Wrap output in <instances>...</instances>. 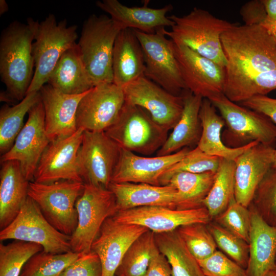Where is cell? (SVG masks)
Returning <instances> with one entry per match:
<instances>
[{
  "instance_id": "obj_41",
  "label": "cell",
  "mask_w": 276,
  "mask_h": 276,
  "mask_svg": "<svg viewBox=\"0 0 276 276\" xmlns=\"http://www.w3.org/2000/svg\"><path fill=\"white\" fill-rule=\"evenodd\" d=\"M217 247L230 259L246 269L249 259V244L212 220L208 224Z\"/></svg>"
},
{
  "instance_id": "obj_45",
  "label": "cell",
  "mask_w": 276,
  "mask_h": 276,
  "mask_svg": "<svg viewBox=\"0 0 276 276\" xmlns=\"http://www.w3.org/2000/svg\"><path fill=\"white\" fill-rule=\"evenodd\" d=\"M239 104L265 116L276 125V99L258 95Z\"/></svg>"
},
{
  "instance_id": "obj_47",
  "label": "cell",
  "mask_w": 276,
  "mask_h": 276,
  "mask_svg": "<svg viewBox=\"0 0 276 276\" xmlns=\"http://www.w3.org/2000/svg\"><path fill=\"white\" fill-rule=\"evenodd\" d=\"M144 276H172L167 260L159 251L152 258Z\"/></svg>"
},
{
  "instance_id": "obj_1",
  "label": "cell",
  "mask_w": 276,
  "mask_h": 276,
  "mask_svg": "<svg viewBox=\"0 0 276 276\" xmlns=\"http://www.w3.org/2000/svg\"><path fill=\"white\" fill-rule=\"evenodd\" d=\"M221 41L227 63L224 95L238 103L276 89V40L260 25H235Z\"/></svg>"
},
{
  "instance_id": "obj_44",
  "label": "cell",
  "mask_w": 276,
  "mask_h": 276,
  "mask_svg": "<svg viewBox=\"0 0 276 276\" xmlns=\"http://www.w3.org/2000/svg\"><path fill=\"white\" fill-rule=\"evenodd\" d=\"M59 276H102V265L99 257L92 251L81 254Z\"/></svg>"
},
{
  "instance_id": "obj_8",
  "label": "cell",
  "mask_w": 276,
  "mask_h": 276,
  "mask_svg": "<svg viewBox=\"0 0 276 276\" xmlns=\"http://www.w3.org/2000/svg\"><path fill=\"white\" fill-rule=\"evenodd\" d=\"M84 187L83 182L70 180L48 183L30 181L28 196L54 227L71 236L78 223L76 203Z\"/></svg>"
},
{
  "instance_id": "obj_34",
  "label": "cell",
  "mask_w": 276,
  "mask_h": 276,
  "mask_svg": "<svg viewBox=\"0 0 276 276\" xmlns=\"http://www.w3.org/2000/svg\"><path fill=\"white\" fill-rule=\"evenodd\" d=\"M41 100L40 91L28 94L18 104L4 105L0 111V151L3 154L13 146L24 126V118Z\"/></svg>"
},
{
  "instance_id": "obj_21",
  "label": "cell",
  "mask_w": 276,
  "mask_h": 276,
  "mask_svg": "<svg viewBox=\"0 0 276 276\" xmlns=\"http://www.w3.org/2000/svg\"><path fill=\"white\" fill-rule=\"evenodd\" d=\"M190 150L186 147L170 155L148 157L122 149L111 183H144L161 186L160 180L164 173Z\"/></svg>"
},
{
  "instance_id": "obj_46",
  "label": "cell",
  "mask_w": 276,
  "mask_h": 276,
  "mask_svg": "<svg viewBox=\"0 0 276 276\" xmlns=\"http://www.w3.org/2000/svg\"><path fill=\"white\" fill-rule=\"evenodd\" d=\"M240 14L246 25H261L267 18L262 0H252L246 3L241 7Z\"/></svg>"
},
{
  "instance_id": "obj_25",
  "label": "cell",
  "mask_w": 276,
  "mask_h": 276,
  "mask_svg": "<svg viewBox=\"0 0 276 276\" xmlns=\"http://www.w3.org/2000/svg\"><path fill=\"white\" fill-rule=\"evenodd\" d=\"M249 259L246 276H266L276 262V227L266 222L251 207Z\"/></svg>"
},
{
  "instance_id": "obj_33",
  "label": "cell",
  "mask_w": 276,
  "mask_h": 276,
  "mask_svg": "<svg viewBox=\"0 0 276 276\" xmlns=\"http://www.w3.org/2000/svg\"><path fill=\"white\" fill-rule=\"evenodd\" d=\"M235 162L222 158L203 202L212 220L223 212L235 198Z\"/></svg>"
},
{
  "instance_id": "obj_23",
  "label": "cell",
  "mask_w": 276,
  "mask_h": 276,
  "mask_svg": "<svg viewBox=\"0 0 276 276\" xmlns=\"http://www.w3.org/2000/svg\"><path fill=\"white\" fill-rule=\"evenodd\" d=\"M96 6L108 13L121 29H131L152 34L166 27H172L174 23L167 16L173 9L169 4L160 8L142 7H128L118 0L98 1Z\"/></svg>"
},
{
  "instance_id": "obj_2",
  "label": "cell",
  "mask_w": 276,
  "mask_h": 276,
  "mask_svg": "<svg viewBox=\"0 0 276 276\" xmlns=\"http://www.w3.org/2000/svg\"><path fill=\"white\" fill-rule=\"evenodd\" d=\"M34 33L31 26L15 20L0 37V76L6 90L1 100L21 101L27 95L34 74Z\"/></svg>"
},
{
  "instance_id": "obj_19",
  "label": "cell",
  "mask_w": 276,
  "mask_h": 276,
  "mask_svg": "<svg viewBox=\"0 0 276 276\" xmlns=\"http://www.w3.org/2000/svg\"><path fill=\"white\" fill-rule=\"evenodd\" d=\"M148 231L141 225L120 222L113 216L108 218L91 247L100 260L102 276H115L129 247Z\"/></svg>"
},
{
  "instance_id": "obj_24",
  "label": "cell",
  "mask_w": 276,
  "mask_h": 276,
  "mask_svg": "<svg viewBox=\"0 0 276 276\" xmlns=\"http://www.w3.org/2000/svg\"><path fill=\"white\" fill-rule=\"evenodd\" d=\"M109 190L115 197L118 211L150 206L178 209V194L170 185L112 182Z\"/></svg>"
},
{
  "instance_id": "obj_50",
  "label": "cell",
  "mask_w": 276,
  "mask_h": 276,
  "mask_svg": "<svg viewBox=\"0 0 276 276\" xmlns=\"http://www.w3.org/2000/svg\"><path fill=\"white\" fill-rule=\"evenodd\" d=\"M9 7L5 0L0 1V15H2L8 11Z\"/></svg>"
},
{
  "instance_id": "obj_53",
  "label": "cell",
  "mask_w": 276,
  "mask_h": 276,
  "mask_svg": "<svg viewBox=\"0 0 276 276\" xmlns=\"http://www.w3.org/2000/svg\"><path fill=\"white\" fill-rule=\"evenodd\" d=\"M275 272H276V262H275V266H274V269L273 270Z\"/></svg>"
},
{
  "instance_id": "obj_42",
  "label": "cell",
  "mask_w": 276,
  "mask_h": 276,
  "mask_svg": "<svg viewBox=\"0 0 276 276\" xmlns=\"http://www.w3.org/2000/svg\"><path fill=\"white\" fill-rule=\"evenodd\" d=\"M212 220L248 243L251 212L248 208L238 202L235 198L223 212Z\"/></svg>"
},
{
  "instance_id": "obj_32",
  "label": "cell",
  "mask_w": 276,
  "mask_h": 276,
  "mask_svg": "<svg viewBox=\"0 0 276 276\" xmlns=\"http://www.w3.org/2000/svg\"><path fill=\"white\" fill-rule=\"evenodd\" d=\"M216 172L194 173L181 171L174 174L167 185L173 187L177 191L178 209L204 207L203 202L213 185Z\"/></svg>"
},
{
  "instance_id": "obj_39",
  "label": "cell",
  "mask_w": 276,
  "mask_h": 276,
  "mask_svg": "<svg viewBox=\"0 0 276 276\" xmlns=\"http://www.w3.org/2000/svg\"><path fill=\"white\" fill-rule=\"evenodd\" d=\"M249 206L276 227V168L271 167L260 182Z\"/></svg>"
},
{
  "instance_id": "obj_4",
  "label": "cell",
  "mask_w": 276,
  "mask_h": 276,
  "mask_svg": "<svg viewBox=\"0 0 276 276\" xmlns=\"http://www.w3.org/2000/svg\"><path fill=\"white\" fill-rule=\"evenodd\" d=\"M27 23L33 29L35 41L32 44L34 74L27 95L39 91L48 83L61 56L77 44L78 37L77 25L68 26L66 19L58 22L53 14L40 22L29 18Z\"/></svg>"
},
{
  "instance_id": "obj_40",
  "label": "cell",
  "mask_w": 276,
  "mask_h": 276,
  "mask_svg": "<svg viewBox=\"0 0 276 276\" xmlns=\"http://www.w3.org/2000/svg\"><path fill=\"white\" fill-rule=\"evenodd\" d=\"M221 159L219 157L206 154L197 146L164 173L160 178V185H167L170 178L178 172L194 173L216 172Z\"/></svg>"
},
{
  "instance_id": "obj_36",
  "label": "cell",
  "mask_w": 276,
  "mask_h": 276,
  "mask_svg": "<svg viewBox=\"0 0 276 276\" xmlns=\"http://www.w3.org/2000/svg\"><path fill=\"white\" fill-rule=\"evenodd\" d=\"M43 250L37 244L22 241L0 244V276H19L28 260Z\"/></svg>"
},
{
  "instance_id": "obj_14",
  "label": "cell",
  "mask_w": 276,
  "mask_h": 276,
  "mask_svg": "<svg viewBox=\"0 0 276 276\" xmlns=\"http://www.w3.org/2000/svg\"><path fill=\"white\" fill-rule=\"evenodd\" d=\"M50 142L45 130L44 110L41 99L29 110L27 122L12 147L1 156V162L17 161L25 177L33 181L39 161Z\"/></svg>"
},
{
  "instance_id": "obj_52",
  "label": "cell",
  "mask_w": 276,
  "mask_h": 276,
  "mask_svg": "<svg viewBox=\"0 0 276 276\" xmlns=\"http://www.w3.org/2000/svg\"><path fill=\"white\" fill-rule=\"evenodd\" d=\"M266 276H276V272H275L273 270H272L269 272Z\"/></svg>"
},
{
  "instance_id": "obj_12",
  "label": "cell",
  "mask_w": 276,
  "mask_h": 276,
  "mask_svg": "<svg viewBox=\"0 0 276 276\" xmlns=\"http://www.w3.org/2000/svg\"><path fill=\"white\" fill-rule=\"evenodd\" d=\"M121 150L104 132L84 130L78 154L84 183L109 189Z\"/></svg>"
},
{
  "instance_id": "obj_54",
  "label": "cell",
  "mask_w": 276,
  "mask_h": 276,
  "mask_svg": "<svg viewBox=\"0 0 276 276\" xmlns=\"http://www.w3.org/2000/svg\"><path fill=\"white\" fill-rule=\"evenodd\" d=\"M273 37L274 38L275 40H276V36H273Z\"/></svg>"
},
{
  "instance_id": "obj_20",
  "label": "cell",
  "mask_w": 276,
  "mask_h": 276,
  "mask_svg": "<svg viewBox=\"0 0 276 276\" xmlns=\"http://www.w3.org/2000/svg\"><path fill=\"white\" fill-rule=\"evenodd\" d=\"M275 150L274 145L257 142L235 159L236 201L249 207L258 185L272 167Z\"/></svg>"
},
{
  "instance_id": "obj_29",
  "label": "cell",
  "mask_w": 276,
  "mask_h": 276,
  "mask_svg": "<svg viewBox=\"0 0 276 276\" xmlns=\"http://www.w3.org/2000/svg\"><path fill=\"white\" fill-rule=\"evenodd\" d=\"M199 117L202 132L197 147L207 154L233 160L248 148L258 142H253L242 147L231 148L226 146L221 136V131L225 125L216 108L205 98L202 101Z\"/></svg>"
},
{
  "instance_id": "obj_37",
  "label": "cell",
  "mask_w": 276,
  "mask_h": 276,
  "mask_svg": "<svg viewBox=\"0 0 276 276\" xmlns=\"http://www.w3.org/2000/svg\"><path fill=\"white\" fill-rule=\"evenodd\" d=\"M81 254L73 251L52 254L42 250L28 260L19 276H59Z\"/></svg>"
},
{
  "instance_id": "obj_48",
  "label": "cell",
  "mask_w": 276,
  "mask_h": 276,
  "mask_svg": "<svg viewBox=\"0 0 276 276\" xmlns=\"http://www.w3.org/2000/svg\"><path fill=\"white\" fill-rule=\"evenodd\" d=\"M267 14V17L276 22V0H262Z\"/></svg>"
},
{
  "instance_id": "obj_6",
  "label": "cell",
  "mask_w": 276,
  "mask_h": 276,
  "mask_svg": "<svg viewBox=\"0 0 276 276\" xmlns=\"http://www.w3.org/2000/svg\"><path fill=\"white\" fill-rule=\"evenodd\" d=\"M168 131L144 109L125 101L117 120L104 132L122 149L149 155L163 146Z\"/></svg>"
},
{
  "instance_id": "obj_13",
  "label": "cell",
  "mask_w": 276,
  "mask_h": 276,
  "mask_svg": "<svg viewBox=\"0 0 276 276\" xmlns=\"http://www.w3.org/2000/svg\"><path fill=\"white\" fill-rule=\"evenodd\" d=\"M123 89L113 83H101L88 90L79 102L77 129L104 132L117 120L125 103Z\"/></svg>"
},
{
  "instance_id": "obj_16",
  "label": "cell",
  "mask_w": 276,
  "mask_h": 276,
  "mask_svg": "<svg viewBox=\"0 0 276 276\" xmlns=\"http://www.w3.org/2000/svg\"><path fill=\"white\" fill-rule=\"evenodd\" d=\"M84 130L51 142L37 165L34 181L48 183L60 180L83 182L79 168L78 154Z\"/></svg>"
},
{
  "instance_id": "obj_27",
  "label": "cell",
  "mask_w": 276,
  "mask_h": 276,
  "mask_svg": "<svg viewBox=\"0 0 276 276\" xmlns=\"http://www.w3.org/2000/svg\"><path fill=\"white\" fill-rule=\"evenodd\" d=\"M30 182L16 160L2 163L0 172V228L9 225L28 197Z\"/></svg>"
},
{
  "instance_id": "obj_51",
  "label": "cell",
  "mask_w": 276,
  "mask_h": 276,
  "mask_svg": "<svg viewBox=\"0 0 276 276\" xmlns=\"http://www.w3.org/2000/svg\"><path fill=\"white\" fill-rule=\"evenodd\" d=\"M272 168H276V149L274 151V157Z\"/></svg>"
},
{
  "instance_id": "obj_43",
  "label": "cell",
  "mask_w": 276,
  "mask_h": 276,
  "mask_svg": "<svg viewBox=\"0 0 276 276\" xmlns=\"http://www.w3.org/2000/svg\"><path fill=\"white\" fill-rule=\"evenodd\" d=\"M204 276H246V270L222 251L198 261Z\"/></svg>"
},
{
  "instance_id": "obj_38",
  "label": "cell",
  "mask_w": 276,
  "mask_h": 276,
  "mask_svg": "<svg viewBox=\"0 0 276 276\" xmlns=\"http://www.w3.org/2000/svg\"><path fill=\"white\" fill-rule=\"evenodd\" d=\"M186 245L198 260L211 256L217 250V245L208 224L194 223L177 229Z\"/></svg>"
},
{
  "instance_id": "obj_11",
  "label": "cell",
  "mask_w": 276,
  "mask_h": 276,
  "mask_svg": "<svg viewBox=\"0 0 276 276\" xmlns=\"http://www.w3.org/2000/svg\"><path fill=\"white\" fill-rule=\"evenodd\" d=\"M165 28L152 34L134 30L143 49L144 76L169 93L181 96L188 90L173 51V42L166 38Z\"/></svg>"
},
{
  "instance_id": "obj_26",
  "label": "cell",
  "mask_w": 276,
  "mask_h": 276,
  "mask_svg": "<svg viewBox=\"0 0 276 276\" xmlns=\"http://www.w3.org/2000/svg\"><path fill=\"white\" fill-rule=\"evenodd\" d=\"M113 83L121 88L144 76L145 64L134 31L124 29L116 39L112 58Z\"/></svg>"
},
{
  "instance_id": "obj_28",
  "label": "cell",
  "mask_w": 276,
  "mask_h": 276,
  "mask_svg": "<svg viewBox=\"0 0 276 276\" xmlns=\"http://www.w3.org/2000/svg\"><path fill=\"white\" fill-rule=\"evenodd\" d=\"M182 96L183 108L181 117L157 151V156L170 155L199 142L202 132L199 114L203 98L188 90Z\"/></svg>"
},
{
  "instance_id": "obj_7",
  "label": "cell",
  "mask_w": 276,
  "mask_h": 276,
  "mask_svg": "<svg viewBox=\"0 0 276 276\" xmlns=\"http://www.w3.org/2000/svg\"><path fill=\"white\" fill-rule=\"evenodd\" d=\"M220 112L226 129L222 140L229 147L237 148L253 142L274 145L276 125L268 118L229 100L224 94L209 99Z\"/></svg>"
},
{
  "instance_id": "obj_31",
  "label": "cell",
  "mask_w": 276,
  "mask_h": 276,
  "mask_svg": "<svg viewBox=\"0 0 276 276\" xmlns=\"http://www.w3.org/2000/svg\"><path fill=\"white\" fill-rule=\"evenodd\" d=\"M158 251L167 260L172 276H204L198 260L189 250L177 229L154 233Z\"/></svg>"
},
{
  "instance_id": "obj_30",
  "label": "cell",
  "mask_w": 276,
  "mask_h": 276,
  "mask_svg": "<svg viewBox=\"0 0 276 276\" xmlns=\"http://www.w3.org/2000/svg\"><path fill=\"white\" fill-rule=\"evenodd\" d=\"M58 90L69 95H80L95 85L82 61L77 44L61 56L48 83Z\"/></svg>"
},
{
  "instance_id": "obj_17",
  "label": "cell",
  "mask_w": 276,
  "mask_h": 276,
  "mask_svg": "<svg viewBox=\"0 0 276 276\" xmlns=\"http://www.w3.org/2000/svg\"><path fill=\"white\" fill-rule=\"evenodd\" d=\"M173 51L188 90L208 99L224 94L225 67L182 44L173 42Z\"/></svg>"
},
{
  "instance_id": "obj_9",
  "label": "cell",
  "mask_w": 276,
  "mask_h": 276,
  "mask_svg": "<svg viewBox=\"0 0 276 276\" xmlns=\"http://www.w3.org/2000/svg\"><path fill=\"white\" fill-rule=\"evenodd\" d=\"M76 208L78 223L71 236L72 251L88 253L104 221L118 211L116 198L109 189L84 183Z\"/></svg>"
},
{
  "instance_id": "obj_3",
  "label": "cell",
  "mask_w": 276,
  "mask_h": 276,
  "mask_svg": "<svg viewBox=\"0 0 276 276\" xmlns=\"http://www.w3.org/2000/svg\"><path fill=\"white\" fill-rule=\"evenodd\" d=\"M174 23L164 33L175 43L185 45L222 67L227 61L221 41L222 34L235 24L217 18L209 11L194 8L182 16H168Z\"/></svg>"
},
{
  "instance_id": "obj_15",
  "label": "cell",
  "mask_w": 276,
  "mask_h": 276,
  "mask_svg": "<svg viewBox=\"0 0 276 276\" xmlns=\"http://www.w3.org/2000/svg\"><path fill=\"white\" fill-rule=\"evenodd\" d=\"M125 102L146 110L168 130L179 121L183 108L182 96L174 95L142 76L122 88Z\"/></svg>"
},
{
  "instance_id": "obj_22",
  "label": "cell",
  "mask_w": 276,
  "mask_h": 276,
  "mask_svg": "<svg viewBox=\"0 0 276 276\" xmlns=\"http://www.w3.org/2000/svg\"><path fill=\"white\" fill-rule=\"evenodd\" d=\"M39 91L44 110L45 130L50 141L76 132L77 108L87 91L80 95L66 94L48 84Z\"/></svg>"
},
{
  "instance_id": "obj_10",
  "label": "cell",
  "mask_w": 276,
  "mask_h": 276,
  "mask_svg": "<svg viewBox=\"0 0 276 276\" xmlns=\"http://www.w3.org/2000/svg\"><path fill=\"white\" fill-rule=\"evenodd\" d=\"M7 240L36 243L42 247L43 251L52 254L72 251L71 236L54 227L29 196L16 218L1 230L0 240Z\"/></svg>"
},
{
  "instance_id": "obj_5",
  "label": "cell",
  "mask_w": 276,
  "mask_h": 276,
  "mask_svg": "<svg viewBox=\"0 0 276 276\" xmlns=\"http://www.w3.org/2000/svg\"><path fill=\"white\" fill-rule=\"evenodd\" d=\"M119 25L106 15H90L83 22L77 47L94 84L113 83L112 52L121 30Z\"/></svg>"
},
{
  "instance_id": "obj_35",
  "label": "cell",
  "mask_w": 276,
  "mask_h": 276,
  "mask_svg": "<svg viewBox=\"0 0 276 276\" xmlns=\"http://www.w3.org/2000/svg\"><path fill=\"white\" fill-rule=\"evenodd\" d=\"M158 251L154 233L148 230L129 247L115 275L144 276L152 258Z\"/></svg>"
},
{
  "instance_id": "obj_18",
  "label": "cell",
  "mask_w": 276,
  "mask_h": 276,
  "mask_svg": "<svg viewBox=\"0 0 276 276\" xmlns=\"http://www.w3.org/2000/svg\"><path fill=\"white\" fill-rule=\"evenodd\" d=\"M113 217L120 222L141 225L155 234L173 231L191 223L208 224L212 221L205 207L178 210L159 206H143L118 211Z\"/></svg>"
},
{
  "instance_id": "obj_49",
  "label": "cell",
  "mask_w": 276,
  "mask_h": 276,
  "mask_svg": "<svg viewBox=\"0 0 276 276\" xmlns=\"http://www.w3.org/2000/svg\"><path fill=\"white\" fill-rule=\"evenodd\" d=\"M264 27L272 36H276V22L266 18L261 25Z\"/></svg>"
}]
</instances>
